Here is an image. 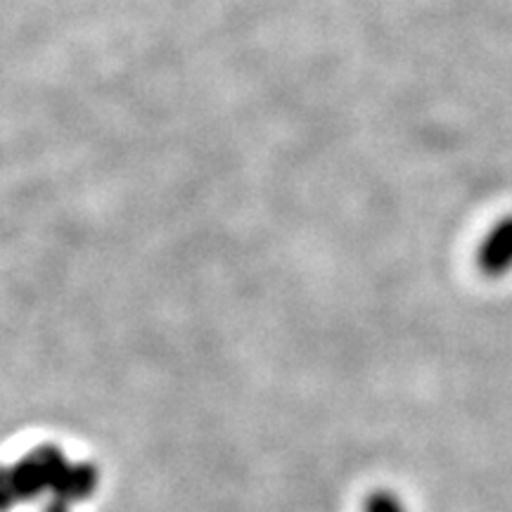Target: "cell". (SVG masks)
<instances>
[{"mask_svg": "<svg viewBox=\"0 0 512 512\" xmlns=\"http://www.w3.org/2000/svg\"><path fill=\"white\" fill-rule=\"evenodd\" d=\"M67 467L69 460L64 458V453L55 446L34 448L29 456H24L15 465H10L19 503L36 501V498L43 494L53 496L55 486L62 479Z\"/></svg>", "mask_w": 512, "mask_h": 512, "instance_id": "cell-1", "label": "cell"}, {"mask_svg": "<svg viewBox=\"0 0 512 512\" xmlns=\"http://www.w3.org/2000/svg\"><path fill=\"white\" fill-rule=\"evenodd\" d=\"M477 261L491 278H501L512 271V216H505L486 233Z\"/></svg>", "mask_w": 512, "mask_h": 512, "instance_id": "cell-2", "label": "cell"}, {"mask_svg": "<svg viewBox=\"0 0 512 512\" xmlns=\"http://www.w3.org/2000/svg\"><path fill=\"white\" fill-rule=\"evenodd\" d=\"M100 484V470L91 463H69L60 482H57L53 496L67 503L88 501Z\"/></svg>", "mask_w": 512, "mask_h": 512, "instance_id": "cell-3", "label": "cell"}, {"mask_svg": "<svg viewBox=\"0 0 512 512\" xmlns=\"http://www.w3.org/2000/svg\"><path fill=\"white\" fill-rule=\"evenodd\" d=\"M366 512H408V510L401 498L394 496L392 491H375V494L368 498Z\"/></svg>", "mask_w": 512, "mask_h": 512, "instance_id": "cell-4", "label": "cell"}, {"mask_svg": "<svg viewBox=\"0 0 512 512\" xmlns=\"http://www.w3.org/2000/svg\"><path fill=\"white\" fill-rule=\"evenodd\" d=\"M19 505L15 482H12L10 467H0V512H10Z\"/></svg>", "mask_w": 512, "mask_h": 512, "instance_id": "cell-5", "label": "cell"}, {"mask_svg": "<svg viewBox=\"0 0 512 512\" xmlns=\"http://www.w3.org/2000/svg\"><path fill=\"white\" fill-rule=\"evenodd\" d=\"M69 508H72V503L62 501V498H50V503L43 508V512H69Z\"/></svg>", "mask_w": 512, "mask_h": 512, "instance_id": "cell-6", "label": "cell"}]
</instances>
